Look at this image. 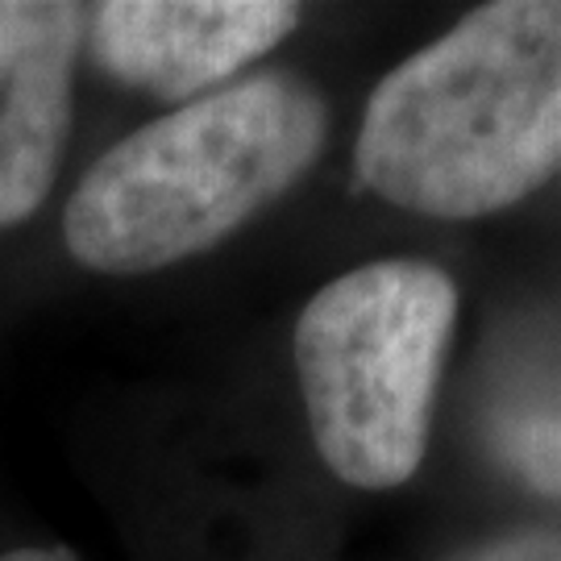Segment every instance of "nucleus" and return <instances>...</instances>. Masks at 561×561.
I'll use <instances>...</instances> for the list:
<instances>
[{
  "label": "nucleus",
  "mask_w": 561,
  "mask_h": 561,
  "mask_svg": "<svg viewBox=\"0 0 561 561\" xmlns=\"http://www.w3.org/2000/svg\"><path fill=\"white\" fill-rule=\"evenodd\" d=\"M83 30V4L0 0V229L30 221L59 175Z\"/></svg>",
  "instance_id": "nucleus-5"
},
{
  "label": "nucleus",
  "mask_w": 561,
  "mask_h": 561,
  "mask_svg": "<svg viewBox=\"0 0 561 561\" xmlns=\"http://www.w3.org/2000/svg\"><path fill=\"white\" fill-rule=\"evenodd\" d=\"M466 561H561V533H524L500 545H486Z\"/></svg>",
  "instance_id": "nucleus-6"
},
{
  "label": "nucleus",
  "mask_w": 561,
  "mask_h": 561,
  "mask_svg": "<svg viewBox=\"0 0 561 561\" xmlns=\"http://www.w3.org/2000/svg\"><path fill=\"white\" fill-rule=\"evenodd\" d=\"M0 561H76V558H71V549L55 545V549H13V553H4Z\"/></svg>",
  "instance_id": "nucleus-7"
},
{
  "label": "nucleus",
  "mask_w": 561,
  "mask_h": 561,
  "mask_svg": "<svg viewBox=\"0 0 561 561\" xmlns=\"http://www.w3.org/2000/svg\"><path fill=\"white\" fill-rule=\"evenodd\" d=\"M321 92L266 71L225 83L121 138L62 213L71 259L101 275H146L213 250L317 162Z\"/></svg>",
  "instance_id": "nucleus-2"
},
{
  "label": "nucleus",
  "mask_w": 561,
  "mask_h": 561,
  "mask_svg": "<svg viewBox=\"0 0 561 561\" xmlns=\"http://www.w3.org/2000/svg\"><path fill=\"white\" fill-rule=\"evenodd\" d=\"M296 25L300 4L291 0H104L88 9L96 62L162 101L225 83Z\"/></svg>",
  "instance_id": "nucleus-4"
},
{
  "label": "nucleus",
  "mask_w": 561,
  "mask_h": 561,
  "mask_svg": "<svg viewBox=\"0 0 561 561\" xmlns=\"http://www.w3.org/2000/svg\"><path fill=\"white\" fill-rule=\"evenodd\" d=\"M458 287L433 262L382 259L324 283L296 321V370L312 442L350 486L416 474Z\"/></svg>",
  "instance_id": "nucleus-3"
},
{
  "label": "nucleus",
  "mask_w": 561,
  "mask_h": 561,
  "mask_svg": "<svg viewBox=\"0 0 561 561\" xmlns=\"http://www.w3.org/2000/svg\"><path fill=\"white\" fill-rule=\"evenodd\" d=\"M358 180L379 201L470 221L561 167V0H495L370 92Z\"/></svg>",
  "instance_id": "nucleus-1"
}]
</instances>
